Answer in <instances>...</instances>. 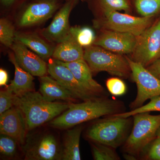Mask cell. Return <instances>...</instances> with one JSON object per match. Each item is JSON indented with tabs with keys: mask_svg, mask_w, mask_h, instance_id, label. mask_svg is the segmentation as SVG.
<instances>
[{
	"mask_svg": "<svg viewBox=\"0 0 160 160\" xmlns=\"http://www.w3.org/2000/svg\"><path fill=\"white\" fill-rule=\"evenodd\" d=\"M122 101L107 98H98L82 103H71L68 109L50 121L51 127L66 129L103 116H110L125 112Z\"/></svg>",
	"mask_w": 160,
	"mask_h": 160,
	"instance_id": "cell-1",
	"label": "cell"
},
{
	"mask_svg": "<svg viewBox=\"0 0 160 160\" xmlns=\"http://www.w3.org/2000/svg\"><path fill=\"white\" fill-rule=\"evenodd\" d=\"M71 103L48 102L40 92L35 91L19 97L14 95L13 97V106L22 112L27 131L57 117L69 108Z\"/></svg>",
	"mask_w": 160,
	"mask_h": 160,
	"instance_id": "cell-2",
	"label": "cell"
},
{
	"mask_svg": "<svg viewBox=\"0 0 160 160\" xmlns=\"http://www.w3.org/2000/svg\"><path fill=\"white\" fill-rule=\"evenodd\" d=\"M133 125V117L110 116L98 120L86 131L87 138L117 149L126 142Z\"/></svg>",
	"mask_w": 160,
	"mask_h": 160,
	"instance_id": "cell-3",
	"label": "cell"
},
{
	"mask_svg": "<svg viewBox=\"0 0 160 160\" xmlns=\"http://www.w3.org/2000/svg\"><path fill=\"white\" fill-rule=\"evenodd\" d=\"M133 125L126 142L122 146L123 152L137 158L141 155L150 143L156 138L160 125V114L141 112L133 116Z\"/></svg>",
	"mask_w": 160,
	"mask_h": 160,
	"instance_id": "cell-4",
	"label": "cell"
},
{
	"mask_svg": "<svg viewBox=\"0 0 160 160\" xmlns=\"http://www.w3.org/2000/svg\"><path fill=\"white\" fill-rule=\"evenodd\" d=\"M83 58L92 73L106 72L111 75L123 78L131 76V69L126 57L100 46L94 45L86 48Z\"/></svg>",
	"mask_w": 160,
	"mask_h": 160,
	"instance_id": "cell-5",
	"label": "cell"
},
{
	"mask_svg": "<svg viewBox=\"0 0 160 160\" xmlns=\"http://www.w3.org/2000/svg\"><path fill=\"white\" fill-rule=\"evenodd\" d=\"M131 70V76L137 87V93L129 108L133 110L144 105L146 101L160 96V80L146 67L126 57Z\"/></svg>",
	"mask_w": 160,
	"mask_h": 160,
	"instance_id": "cell-6",
	"label": "cell"
},
{
	"mask_svg": "<svg viewBox=\"0 0 160 160\" xmlns=\"http://www.w3.org/2000/svg\"><path fill=\"white\" fill-rule=\"evenodd\" d=\"M104 18L95 22L97 27L104 29L131 33L138 37L152 24L151 17H135L128 13L102 9Z\"/></svg>",
	"mask_w": 160,
	"mask_h": 160,
	"instance_id": "cell-7",
	"label": "cell"
},
{
	"mask_svg": "<svg viewBox=\"0 0 160 160\" xmlns=\"http://www.w3.org/2000/svg\"><path fill=\"white\" fill-rule=\"evenodd\" d=\"M130 59L146 68L160 59V17L137 37Z\"/></svg>",
	"mask_w": 160,
	"mask_h": 160,
	"instance_id": "cell-8",
	"label": "cell"
},
{
	"mask_svg": "<svg viewBox=\"0 0 160 160\" xmlns=\"http://www.w3.org/2000/svg\"><path fill=\"white\" fill-rule=\"evenodd\" d=\"M25 160H62V146L53 135L40 134L26 140L23 145Z\"/></svg>",
	"mask_w": 160,
	"mask_h": 160,
	"instance_id": "cell-9",
	"label": "cell"
},
{
	"mask_svg": "<svg viewBox=\"0 0 160 160\" xmlns=\"http://www.w3.org/2000/svg\"><path fill=\"white\" fill-rule=\"evenodd\" d=\"M48 72L51 77L71 92L77 99L83 101L98 98L82 86L72 72L59 61L51 60L48 65Z\"/></svg>",
	"mask_w": 160,
	"mask_h": 160,
	"instance_id": "cell-10",
	"label": "cell"
},
{
	"mask_svg": "<svg viewBox=\"0 0 160 160\" xmlns=\"http://www.w3.org/2000/svg\"><path fill=\"white\" fill-rule=\"evenodd\" d=\"M137 41V37L131 33L105 29L93 45L118 54H131Z\"/></svg>",
	"mask_w": 160,
	"mask_h": 160,
	"instance_id": "cell-11",
	"label": "cell"
},
{
	"mask_svg": "<svg viewBox=\"0 0 160 160\" xmlns=\"http://www.w3.org/2000/svg\"><path fill=\"white\" fill-rule=\"evenodd\" d=\"M26 122L22 112L13 106L0 116V132L12 138L23 146L26 140Z\"/></svg>",
	"mask_w": 160,
	"mask_h": 160,
	"instance_id": "cell-12",
	"label": "cell"
},
{
	"mask_svg": "<svg viewBox=\"0 0 160 160\" xmlns=\"http://www.w3.org/2000/svg\"><path fill=\"white\" fill-rule=\"evenodd\" d=\"M75 0H69L57 13L48 27L42 30V36L52 42H61L70 34L69 17Z\"/></svg>",
	"mask_w": 160,
	"mask_h": 160,
	"instance_id": "cell-13",
	"label": "cell"
},
{
	"mask_svg": "<svg viewBox=\"0 0 160 160\" xmlns=\"http://www.w3.org/2000/svg\"><path fill=\"white\" fill-rule=\"evenodd\" d=\"M11 48L16 60L21 68L33 76L40 78L46 75L48 72V65L39 56L17 41H15Z\"/></svg>",
	"mask_w": 160,
	"mask_h": 160,
	"instance_id": "cell-14",
	"label": "cell"
},
{
	"mask_svg": "<svg viewBox=\"0 0 160 160\" xmlns=\"http://www.w3.org/2000/svg\"><path fill=\"white\" fill-rule=\"evenodd\" d=\"M57 7V3L55 0H43L32 3L21 16L19 26L29 27L42 22L51 17Z\"/></svg>",
	"mask_w": 160,
	"mask_h": 160,
	"instance_id": "cell-15",
	"label": "cell"
},
{
	"mask_svg": "<svg viewBox=\"0 0 160 160\" xmlns=\"http://www.w3.org/2000/svg\"><path fill=\"white\" fill-rule=\"evenodd\" d=\"M60 62L71 70L76 79L86 90L98 97H108L103 86L93 79L91 69L84 59L72 62Z\"/></svg>",
	"mask_w": 160,
	"mask_h": 160,
	"instance_id": "cell-16",
	"label": "cell"
},
{
	"mask_svg": "<svg viewBox=\"0 0 160 160\" xmlns=\"http://www.w3.org/2000/svg\"><path fill=\"white\" fill-rule=\"evenodd\" d=\"M40 82V92L48 102L61 100L72 102L77 100L71 92L52 77L46 75L41 77Z\"/></svg>",
	"mask_w": 160,
	"mask_h": 160,
	"instance_id": "cell-17",
	"label": "cell"
},
{
	"mask_svg": "<svg viewBox=\"0 0 160 160\" xmlns=\"http://www.w3.org/2000/svg\"><path fill=\"white\" fill-rule=\"evenodd\" d=\"M9 60L14 65L15 75L14 79L6 86V89L18 97L29 92L34 91L33 76L19 66L14 53L9 54Z\"/></svg>",
	"mask_w": 160,
	"mask_h": 160,
	"instance_id": "cell-18",
	"label": "cell"
},
{
	"mask_svg": "<svg viewBox=\"0 0 160 160\" xmlns=\"http://www.w3.org/2000/svg\"><path fill=\"white\" fill-rule=\"evenodd\" d=\"M84 51L70 34L55 48L52 58L64 62H72L82 59Z\"/></svg>",
	"mask_w": 160,
	"mask_h": 160,
	"instance_id": "cell-19",
	"label": "cell"
},
{
	"mask_svg": "<svg viewBox=\"0 0 160 160\" xmlns=\"http://www.w3.org/2000/svg\"><path fill=\"white\" fill-rule=\"evenodd\" d=\"M15 41L22 43L43 60L52 57L55 48L36 33L16 32Z\"/></svg>",
	"mask_w": 160,
	"mask_h": 160,
	"instance_id": "cell-20",
	"label": "cell"
},
{
	"mask_svg": "<svg viewBox=\"0 0 160 160\" xmlns=\"http://www.w3.org/2000/svg\"><path fill=\"white\" fill-rule=\"evenodd\" d=\"M82 129L79 126L67 132L62 146V160H81L80 142Z\"/></svg>",
	"mask_w": 160,
	"mask_h": 160,
	"instance_id": "cell-21",
	"label": "cell"
},
{
	"mask_svg": "<svg viewBox=\"0 0 160 160\" xmlns=\"http://www.w3.org/2000/svg\"><path fill=\"white\" fill-rule=\"evenodd\" d=\"M92 156L95 160H120L115 149L97 142L91 141Z\"/></svg>",
	"mask_w": 160,
	"mask_h": 160,
	"instance_id": "cell-22",
	"label": "cell"
},
{
	"mask_svg": "<svg viewBox=\"0 0 160 160\" xmlns=\"http://www.w3.org/2000/svg\"><path fill=\"white\" fill-rule=\"evenodd\" d=\"M70 32L76 41L82 47L87 48L91 46L96 40L94 31L89 27H70Z\"/></svg>",
	"mask_w": 160,
	"mask_h": 160,
	"instance_id": "cell-23",
	"label": "cell"
},
{
	"mask_svg": "<svg viewBox=\"0 0 160 160\" xmlns=\"http://www.w3.org/2000/svg\"><path fill=\"white\" fill-rule=\"evenodd\" d=\"M138 12L143 17H153L160 11V0H134Z\"/></svg>",
	"mask_w": 160,
	"mask_h": 160,
	"instance_id": "cell-24",
	"label": "cell"
},
{
	"mask_svg": "<svg viewBox=\"0 0 160 160\" xmlns=\"http://www.w3.org/2000/svg\"><path fill=\"white\" fill-rule=\"evenodd\" d=\"M14 27L6 18L0 19V42L7 47H12L15 41Z\"/></svg>",
	"mask_w": 160,
	"mask_h": 160,
	"instance_id": "cell-25",
	"label": "cell"
},
{
	"mask_svg": "<svg viewBox=\"0 0 160 160\" xmlns=\"http://www.w3.org/2000/svg\"><path fill=\"white\" fill-rule=\"evenodd\" d=\"M154 111L160 112V96L150 99L149 103L146 105H143L142 107L113 116L120 117L128 118L133 116L135 114L141 112H150Z\"/></svg>",
	"mask_w": 160,
	"mask_h": 160,
	"instance_id": "cell-26",
	"label": "cell"
},
{
	"mask_svg": "<svg viewBox=\"0 0 160 160\" xmlns=\"http://www.w3.org/2000/svg\"><path fill=\"white\" fill-rule=\"evenodd\" d=\"M18 144L12 138L1 134L0 138V152L1 154L9 158L15 156L17 153Z\"/></svg>",
	"mask_w": 160,
	"mask_h": 160,
	"instance_id": "cell-27",
	"label": "cell"
},
{
	"mask_svg": "<svg viewBox=\"0 0 160 160\" xmlns=\"http://www.w3.org/2000/svg\"><path fill=\"white\" fill-rule=\"evenodd\" d=\"M106 86L109 93L115 96L123 95L127 91L124 81L117 77L108 78L106 81Z\"/></svg>",
	"mask_w": 160,
	"mask_h": 160,
	"instance_id": "cell-28",
	"label": "cell"
},
{
	"mask_svg": "<svg viewBox=\"0 0 160 160\" xmlns=\"http://www.w3.org/2000/svg\"><path fill=\"white\" fill-rule=\"evenodd\" d=\"M102 9L112 11H124L129 13L130 10L128 0H99Z\"/></svg>",
	"mask_w": 160,
	"mask_h": 160,
	"instance_id": "cell-29",
	"label": "cell"
},
{
	"mask_svg": "<svg viewBox=\"0 0 160 160\" xmlns=\"http://www.w3.org/2000/svg\"><path fill=\"white\" fill-rule=\"evenodd\" d=\"M141 156L144 160H160V138H156Z\"/></svg>",
	"mask_w": 160,
	"mask_h": 160,
	"instance_id": "cell-30",
	"label": "cell"
},
{
	"mask_svg": "<svg viewBox=\"0 0 160 160\" xmlns=\"http://www.w3.org/2000/svg\"><path fill=\"white\" fill-rule=\"evenodd\" d=\"M14 95L11 91L6 88L0 92V114L13 107Z\"/></svg>",
	"mask_w": 160,
	"mask_h": 160,
	"instance_id": "cell-31",
	"label": "cell"
},
{
	"mask_svg": "<svg viewBox=\"0 0 160 160\" xmlns=\"http://www.w3.org/2000/svg\"><path fill=\"white\" fill-rule=\"evenodd\" d=\"M146 68L160 80V59L156 61Z\"/></svg>",
	"mask_w": 160,
	"mask_h": 160,
	"instance_id": "cell-32",
	"label": "cell"
},
{
	"mask_svg": "<svg viewBox=\"0 0 160 160\" xmlns=\"http://www.w3.org/2000/svg\"><path fill=\"white\" fill-rule=\"evenodd\" d=\"M8 78V72L5 69L1 68L0 69V86H6Z\"/></svg>",
	"mask_w": 160,
	"mask_h": 160,
	"instance_id": "cell-33",
	"label": "cell"
},
{
	"mask_svg": "<svg viewBox=\"0 0 160 160\" xmlns=\"http://www.w3.org/2000/svg\"><path fill=\"white\" fill-rule=\"evenodd\" d=\"M123 158L126 160H137L138 158L133 155L128 153L124 152L123 154Z\"/></svg>",
	"mask_w": 160,
	"mask_h": 160,
	"instance_id": "cell-34",
	"label": "cell"
},
{
	"mask_svg": "<svg viewBox=\"0 0 160 160\" xmlns=\"http://www.w3.org/2000/svg\"><path fill=\"white\" fill-rule=\"evenodd\" d=\"M3 4L6 6H9L14 2L15 0H1Z\"/></svg>",
	"mask_w": 160,
	"mask_h": 160,
	"instance_id": "cell-35",
	"label": "cell"
},
{
	"mask_svg": "<svg viewBox=\"0 0 160 160\" xmlns=\"http://www.w3.org/2000/svg\"><path fill=\"white\" fill-rule=\"evenodd\" d=\"M156 137L160 138V125L158 128L157 131L156 132Z\"/></svg>",
	"mask_w": 160,
	"mask_h": 160,
	"instance_id": "cell-36",
	"label": "cell"
}]
</instances>
